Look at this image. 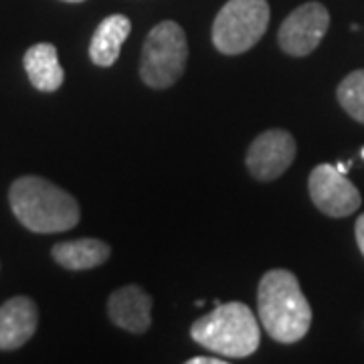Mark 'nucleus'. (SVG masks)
Segmentation results:
<instances>
[{"label": "nucleus", "instance_id": "f03ea898", "mask_svg": "<svg viewBox=\"0 0 364 364\" xmlns=\"http://www.w3.org/2000/svg\"><path fill=\"white\" fill-rule=\"evenodd\" d=\"M14 217L33 233H63L79 223V205L43 176H21L9 193Z\"/></svg>", "mask_w": 364, "mask_h": 364}, {"label": "nucleus", "instance_id": "20e7f679", "mask_svg": "<svg viewBox=\"0 0 364 364\" xmlns=\"http://www.w3.org/2000/svg\"><path fill=\"white\" fill-rule=\"evenodd\" d=\"M188 59V41L174 21L158 23L144 41L140 77L154 90L172 87L184 73Z\"/></svg>", "mask_w": 364, "mask_h": 364}, {"label": "nucleus", "instance_id": "f8f14e48", "mask_svg": "<svg viewBox=\"0 0 364 364\" xmlns=\"http://www.w3.org/2000/svg\"><path fill=\"white\" fill-rule=\"evenodd\" d=\"M23 65L35 90L51 93L59 90L65 81V71L59 63L57 49L51 43H39L26 49Z\"/></svg>", "mask_w": 364, "mask_h": 364}, {"label": "nucleus", "instance_id": "ddd939ff", "mask_svg": "<svg viewBox=\"0 0 364 364\" xmlns=\"http://www.w3.org/2000/svg\"><path fill=\"white\" fill-rule=\"evenodd\" d=\"M53 259L69 272H85L104 265L109 259L112 249L105 241L100 239H75L57 243L51 251Z\"/></svg>", "mask_w": 364, "mask_h": 364}, {"label": "nucleus", "instance_id": "6e6552de", "mask_svg": "<svg viewBox=\"0 0 364 364\" xmlns=\"http://www.w3.org/2000/svg\"><path fill=\"white\" fill-rule=\"evenodd\" d=\"M296 158V140L286 130L273 128L259 134L247 152V168L257 181H275Z\"/></svg>", "mask_w": 364, "mask_h": 364}, {"label": "nucleus", "instance_id": "0eeeda50", "mask_svg": "<svg viewBox=\"0 0 364 364\" xmlns=\"http://www.w3.org/2000/svg\"><path fill=\"white\" fill-rule=\"evenodd\" d=\"M312 203L328 217H350L363 205V196L346 174L332 164H318L308 178Z\"/></svg>", "mask_w": 364, "mask_h": 364}, {"label": "nucleus", "instance_id": "9b49d317", "mask_svg": "<svg viewBox=\"0 0 364 364\" xmlns=\"http://www.w3.org/2000/svg\"><path fill=\"white\" fill-rule=\"evenodd\" d=\"M132 31L130 18L126 14H109L95 28L90 43V57L95 65L112 67L117 61L122 45Z\"/></svg>", "mask_w": 364, "mask_h": 364}, {"label": "nucleus", "instance_id": "f257e3e1", "mask_svg": "<svg viewBox=\"0 0 364 364\" xmlns=\"http://www.w3.org/2000/svg\"><path fill=\"white\" fill-rule=\"evenodd\" d=\"M257 312L265 332L282 344L299 342L312 326L310 301L298 277L287 269H272L261 277Z\"/></svg>", "mask_w": 364, "mask_h": 364}, {"label": "nucleus", "instance_id": "423d86ee", "mask_svg": "<svg viewBox=\"0 0 364 364\" xmlns=\"http://www.w3.org/2000/svg\"><path fill=\"white\" fill-rule=\"evenodd\" d=\"M330 13L322 2H306L286 16L277 31V43L291 57H306L318 49L328 33Z\"/></svg>", "mask_w": 364, "mask_h": 364}, {"label": "nucleus", "instance_id": "4468645a", "mask_svg": "<svg viewBox=\"0 0 364 364\" xmlns=\"http://www.w3.org/2000/svg\"><path fill=\"white\" fill-rule=\"evenodd\" d=\"M336 97L342 109L356 122L364 124V69L352 71L340 81Z\"/></svg>", "mask_w": 364, "mask_h": 364}, {"label": "nucleus", "instance_id": "9d476101", "mask_svg": "<svg viewBox=\"0 0 364 364\" xmlns=\"http://www.w3.org/2000/svg\"><path fill=\"white\" fill-rule=\"evenodd\" d=\"M107 312L117 328L144 334L152 322V298L140 286H124L109 296Z\"/></svg>", "mask_w": 364, "mask_h": 364}, {"label": "nucleus", "instance_id": "7ed1b4c3", "mask_svg": "<svg viewBox=\"0 0 364 364\" xmlns=\"http://www.w3.org/2000/svg\"><path fill=\"white\" fill-rule=\"evenodd\" d=\"M191 336L207 350L229 358H245L259 348L261 330L247 304L229 301L198 318L191 328Z\"/></svg>", "mask_w": 364, "mask_h": 364}, {"label": "nucleus", "instance_id": "6ab92c4d", "mask_svg": "<svg viewBox=\"0 0 364 364\" xmlns=\"http://www.w3.org/2000/svg\"><path fill=\"white\" fill-rule=\"evenodd\" d=\"M363 158H364V148H363Z\"/></svg>", "mask_w": 364, "mask_h": 364}, {"label": "nucleus", "instance_id": "f3484780", "mask_svg": "<svg viewBox=\"0 0 364 364\" xmlns=\"http://www.w3.org/2000/svg\"><path fill=\"white\" fill-rule=\"evenodd\" d=\"M348 166H350V164H342V162H340V164H336V168H338L342 174H346V172H348Z\"/></svg>", "mask_w": 364, "mask_h": 364}, {"label": "nucleus", "instance_id": "dca6fc26", "mask_svg": "<svg viewBox=\"0 0 364 364\" xmlns=\"http://www.w3.org/2000/svg\"><path fill=\"white\" fill-rule=\"evenodd\" d=\"M227 360L225 358H213V356H195L191 360H186V364H225Z\"/></svg>", "mask_w": 364, "mask_h": 364}, {"label": "nucleus", "instance_id": "1a4fd4ad", "mask_svg": "<svg viewBox=\"0 0 364 364\" xmlns=\"http://www.w3.org/2000/svg\"><path fill=\"white\" fill-rule=\"evenodd\" d=\"M39 314L35 301L16 296L0 306V350H16L25 346L37 332Z\"/></svg>", "mask_w": 364, "mask_h": 364}, {"label": "nucleus", "instance_id": "a211bd4d", "mask_svg": "<svg viewBox=\"0 0 364 364\" xmlns=\"http://www.w3.org/2000/svg\"><path fill=\"white\" fill-rule=\"evenodd\" d=\"M65 2H83V0H65Z\"/></svg>", "mask_w": 364, "mask_h": 364}, {"label": "nucleus", "instance_id": "2eb2a0df", "mask_svg": "<svg viewBox=\"0 0 364 364\" xmlns=\"http://www.w3.org/2000/svg\"><path fill=\"white\" fill-rule=\"evenodd\" d=\"M354 235H356V243H358V249L364 255V213L358 217L356 221V227H354Z\"/></svg>", "mask_w": 364, "mask_h": 364}, {"label": "nucleus", "instance_id": "39448f33", "mask_svg": "<svg viewBox=\"0 0 364 364\" xmlns=\"http://www.w3.org/2000/svg\"><path fill=\"white\" fill-rule=\"evenodd\" d=\"M269 26L267 0H229L213 23V45L223 55L253 49Z\"/></svg>", "mask_w": 364, "mask_h": 364}]
</instances>
